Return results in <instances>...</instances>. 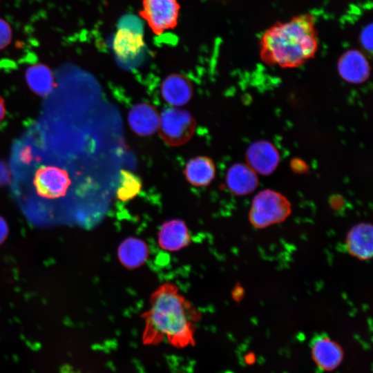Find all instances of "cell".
I'll return each instance as SVG.
<instances>
[{"label":"cell","instance_id":"30bf717a","mask_svg":"<svg viewBox=\"0 0 373 373\" xmlns=\"http://www.w3.org/2000/svg\"><path fill=\"white\" fill-rule=\"evenodd\" d=\"M372 245L373 227L370 223H358L346 235V250L358 260H370L372 256Z\"/></svg>","mask_w":373,"mask_h":373},{"label":"cell","instance_id":"277c9868","mask_svg":"<svg viewBox=\"0 0 373 373\" xmlns=\"http://www.w3.org/2000/svg\"><path fill=\"white\" fill-rule=\"evenodd\" d=\"M158 128L164 142L178 146L191 138L195 129V121L187 111L167 108L161 113Z\"/></svg>","mask_w":373,"mask_h":373},{"label":"cell","instance_id":"8fae6325","mask_svg":"<svg viewBox=\"0 0 373 373\" xmlns=\"http://www.w3.org/2000/svg\"><path fill=\"white\" fill-rule=\"evenodd\" d=\"M157 240L162 249L176 251L190 244L191 236L183 220L173 219L162 224L157 234Z\"/></svg>","mask_w":373,"mask_h":373},{"label":"cell","instance_id":"9c48e42d","mask_svg":"<svg viewBox=\"0 0 373 373\" xmlns=\"http://www.w3.org/2000/svg\"><path fill=\"white\" fill-rule=\"evenodd\" d=\"M311 350L314 361L325 371L335 370L343 358L344 352L341 345L323 334L312 340Z\"/></svg>","mask_w":373,"mask_h":373},{"label":"cell","instance_id":"4fadbf2b","mask_svg":"<svg viewBox=\"0 0 373 373\" xmlns=\"http://www.w3.org/2000/svg\"><path fill=\"white\" fill-rule=\"evenodd\" d=\"M128 121L132 131L136 134L146 137L153 134L159 126L160 117L156 109L151 105L141 103L130 110Z\"/></svg>","mask_w":373,"mask_h":373},{"label":"cell","instance_id":"7c38bea8","mask_svg":"<svg viewBox=\"0 0 373 373\" xmlns=\"http://www.w3.org/2000/svg\"><path fill=\"white\" fill-rule=\"evenodd\" d=\"M225 180L229 191L236 195H248L258 186L256 173L248 164L242 163L229 167Z\"/></svg>","mask_w":373,"mask_h":373},{"label":"cell","instance_id":"3957f363","mask_svg":"<svg viewBox=\"0 0 373 373\" xmlns=\"http://www.w3.org/2000/svg\"><path fill=\"white\" fill-rule=\"evenodd\" d=\"M291 206L282 193L264 189L253 198L249 212V220L256 229H265L284 222L291 214Z\"/></svg>","mask_w":373,"mask_h":373},{"label":"cell","instance_id":"6da1fadb","mask_svg":"<svg viewBox=\"0 0 373 373\" xmlns=\"http://www.w3.org/2000/svg\"><path fill=\"white\" fill-rule=\"evenodd\" d=\"M149 304L141 316L144 321V344L157 345L164 340L177 348L195 344V323L201 313L179 292L176 285H161L151 294Z\"/></svg>","mask_w":373,"mask_h":373},{"label":"cell","instance_id":"d6986e66","mask_svg":"<svg viewBox=\"0 0 373 373\" xmlns=\"http://www.w3.org/2000/svg\"><path fill=\"white\" fill-rule=\"evenodd\" d=\"M142 182L139 176L128 170H122L116 189L117 198L128 201L135 198L141 191Z\"/></svg>","mask_w":373,"mask_h":373},{"label":"cell","instance_id":"5b68a950","mask_svg":"<svg viewBox=\"0 0 373 373\" xmlns=\"http://www.w3.org/2000/svg\"><path fill=\"white\" fill-rule=\"evenodd\" d=\"M180 10L178 0H142L139 15L158 36L178 26Z\"/></svg>","mask_w":373,"mask_h":373},{"label":"cell","instance_id":"9a60e30c","mask_svg":"<svg viewBox=\"0 0 373 373\" xmlns=\"http://www.w3.org/2000/svg\"><path fill=\"white\" fill-rule=\"evenodd\" d=\"M144 46L141 32L128 28H120L115 35L113 48L120 60H130L139 55Z\"/></svg>","mask_w":373,"mask_h":373},{"label":"cell","instance_id":"ba28073f","mask_svg":"<svg viewBox=\"0 0 373 373\" xmlns=\"http://www.w3.org/2000/svg\"><path fill=\"white\" fill-rule=\"evenodd\" d=\"M341 77L351 84H361L370 77V66L367 57L358 50H348L339 58L337 64Z\"/></svg>","mask_w":373,"mask_h":373},{"label":"cell","instance_id":"ac0fdd59","mask_svg":"<svg viewBox=\"0 0 373 373\" xmlns=\"http://www.w3.org/2000/svg\"><path fill=\"white\" fill-rule=\"evenodd\" d=\"M26 80L30 88L40 96H46L54 88L52 73L44 64L30 66L26 72Z\"/></svg>","mask_w":373,"mask_h":373},{"label":"cell","instance_id":"2e32d148","mask_svg":"<svg viewBox=\"0 0 373 373\" xmlns=\"http://www.w3.org/2000/svg\"><path fill=\"white\" fill-rule=\"evenodd\" d=\"M117 255L123 266L133 269L145 263L149 256V248L143 240L129 237L119 245Z\"/></svg>","mask_w":373,"mask_h":373},{"label":"cell","instance_id":"52a82bcc","mask_svg":"<svg viewBox=\"0 0 373 373\" xmlns=\"http://www.w3.org/2000/svg\"><path fill=\"white\" fill-rule=\"evenodd\" d=\"M248 165L260 175H268L277 168L280 155L271 142L259 140L251 144L246 152Z\"/></svg>","mask_w":373,"mask_h":373},{"label":"cell","instance_id":"44dd1931","mask_svg":"<svg viewBox=\"0 0 373 373\" xmlns=\"http://www.w3.org/2000/svg\"><path fill=\"white\" fill-rule=\"evenodd\" d=\"M371 28H367L362 32V36H361V40H362V44L363 46L367 49L368 50H371L372 49V39H368V37L372 35L371 30L369 32V30Z\"/></svg>","mask_w":373,"mask_h":373},{"label":"cell","instance_id":"603a6c76","mask_svg":"<svg viewBox=\"0 0 373 373\" xmlns=\"http://www.w3.org/2000/svg\"><path fill=\"white\" fill-rule=\"evenodd\" d=\"M6 114L5 103L2 97H0V122L3 120Z\"/></svg>","mask_w":373,"mask_h":373},{"label":"cell","instance_id":"ffe728a7","mask_svg":"<svg viewBox=\"0 0 373 373\" xmlns=\"http://www.w3.org/2000/svg\"><path fill=\"white\" fill-rule=\"evenodd\" d=\"M12 30L5 20L0 18V50L6 48L11 41Z\"/></svg>","mask_w":373,"mask_h":373},{"label":"cell","instance_id":"e0dca14e","mask_svg":"<svg viewBox=\"0 0 373 373\" xmlns=\"http://www.w3.org/2000/svg\"><path fill=\"white\" fill-rule=\"evenodd\" d=\"M184 174L186 180L194 186H207L215 178L216 167L213 160L207 156H198L186 163Z\"/></svg>","mask_w":373,"mask_h":373},{"label":"cell","instance_id":"8992f818","mask_svg":"<svg viewBox=\"0 0 373 373\" xmlns=\"http://www.w3.org/2000/svg\"><path fill=\"white\" fill-rule=\"evenodd\" d=\"M33 184L37 194L42 199L57 200L66 195L70 180L65 170L54 166H46L36 171Z\"/></svg>","mask_w":373,"mask_h":373},{"label":"cell","instance_id":"7a4b0ae2","mask_svg":"<svg viewBox=\"0 0 373 373\" xmlns=\"http://www.w3.org/2000/svg\"><path fill=\"white\" fill-rule=\"evenodd\" d=\"M259 46L260 57L267 65L291 68L304 64L318 47L314 15L304 13L275 23L264 32Z\"/></svg>","mask_w":373,"mask_h":373},{"label":"cell","instance_id":"5bb4252c","mask_svg":"<svg viewBox=\"0 0 373 373\" xmlns=\"http://www.w3.org/2000/svg\"><path fill=\"white\" fill-rule=\"evenodd\" d=\"M161 92L163 99L174 106L186 104L193 93L190 80L186 76L178 73L171 74L163 80Z\"/></svg>","mask_w":373,"mask_h":373},{"label":"cell","instance_id":"7402d4cb","mask_svg":"<svg viewBox=\"0 0 373 373\" xmlns=\"http://www.w3.org/2000/svg\"><path fill=\"white\" fill-rule=\"evenodd\" d=\"M8 233V228L6 221L0 216V244L7 237Z\"/></svg>","mask_w":373,"mask_h":373}]
</instances>
